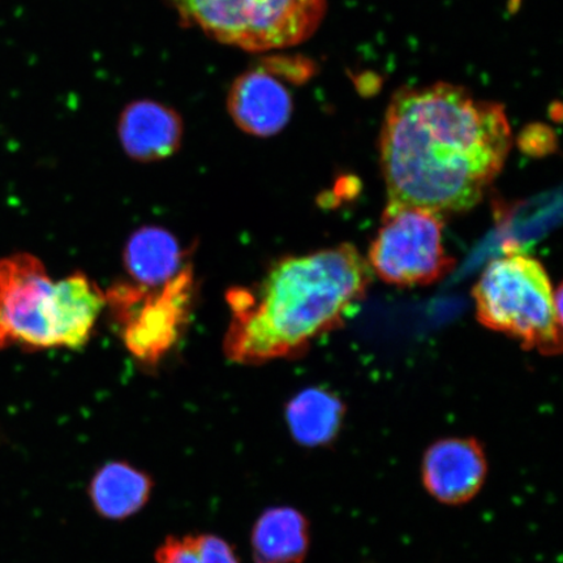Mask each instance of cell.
<instances>
[{
	"instance_id": "cell-11",
	"label": "cell",
	"mask_w": 563,
	"mask_h": 563,
	"mask_svg": "<svg viewBox=\"0 0 563 563\" xmlns=\"http://www.w3.org/2000/svg\"><path fill=\"white\" fill-rule=\"evenodd\" d=\"M153 477L126 461H109L97 468L88 485L95 511L111 522L136 516L152 497Z\"/></svg>"
},
{
	"instance_id": "cell-6",
	"label": "cell",
	"mask_w": 563,
	"mask_h": 563,
	"mask_svg": "<svg viewBox=\"0 0 563 563\" xmlns=\"http://www.w3.org/2000/svg\"><path fill=\"white\" fill-rule=\"evenodd\" d=\"M68 349L65 297L27 252L0 258V350Z\"/></svg>"
},
{
	"instance_id": "cell-7",
	"label": "cell",
	"mask_w": 563,
	"mask_h": 563,
	"mask_svg": "<svg viewBox=\"0 0 563 563\" xmlns=\"http://www.w3.org/2000/svg\"><path fill=\"white\" fill-rule=\"evenodd\" d=\"M443 218L426 208L387 203L369 249L371 269L386 284L400 287L445 278L455 262L443 245Z\"/></svg>"
},
{
	"instance_id": "cell-16",
	"label": "cell",
	"mask_w": 563,
	"mask_h": 563,
	"mask_svg": "<svg viewBox=\"0 0 563 563\" xmlns=\"http://www.w3.org/2000/svg\"><path fill=\"white\" fill-rule=\"evenodd\" d=\"M201 563H241L229 541L214 533H196Z\"/></svg>"
},
{
	"instance_id": "cell-4",
	"label": "cell",
	"mask_w": 563,
	"mask_h": 563,
	"mask_svg": "<svg viewBox=\"0 0 563 563\" xmlns=\"http://www.w3.org/2000/svg\"><path fill=\"white\" fill-rule=\"evenodd\" d=\"M187 26L251 53L297 46L311 38L327 0H167Z\"/></svg>"
},
{
	"instance_id": "cell-3",
	"label": "cell",
	"mask_w": 563,
	"mask_h": 563,
	"mask_svg": "<svg viewBox=\"0 0 563 563\" xmlns=\"http://www.w3.org/2000/svg\"><path fill=\"white\" fill-rule=\"evenodd\" d=\"M477 320L516 338L526 350H562V288L554 291L544 266L520 252L492 262L474 288Z\"/></svg>"
},
{
	"instance_id": "cell-13",
	"label": "cell",
	"mask_w": 563,
	"mask_h": 563,
	"mask_svg": "<svg viewBox=\"0 0 563 563\" xmlns=\"http://www.w3.org/2000/svg\"><path fill=\"white\" fill-rule=\"evenodd\" d=\"M308 547V520L297 509H267L253 525L251 548L256 563H301Z\"/></svg>"
},
{
	"instance_id": "cell-5",
	"label": "cell",
	"mask_w": 563,
	"mask_h": 563,
	"mask_svg": "<svg viewBox=\"0 0 563 563\" xmlns=\"http://www.w3.org/2000/svg\"><path fill=\"white\" fill-rule=\"evenodd\" d=\"M195 294L194 267L186 264L165 285L150 288L118 282L104 298L125 349L145 367H156L185 334Z\"/></svg>"
},
{
	"instance_id": "cell-9",
	"label": "cell",
	"mask_w": 563,
	"mask_h": 563,
	"mask_svg": "<svg viewBox=\"0 0 563 563\" xmlns=\"http://www.w3.org/2000/svg\"><path fill=\"white\" fill-rule=\"evenodd\" d=\"M228 110L232 122L246 135L272 137L290 122V90L265 66L246 70L231 84Z\"/></svg>"
},
{
	"instance_id": "cell-2",
	"label": "cell",
	"mask_w": 563,
	"mask_h": 563,
	"mask_svg": "<svg viewBox=\"0 0 563 563\" xmlns=\"http://www.w3.org/2000/svg\"><path fill=\"white\" fill-rule=\"evenodd\" d=\"M371 282L368 262L351 244L280 260L262 284L227 294L224 355L232 363L258 365L301 354L341 325Z\"/></svg>"
},
{
	"instance_id": "cell-14",
	"label": "cell",
	"mask_w": 563,
	"mask_h": 563,
	"mask_svg": "<svg viewBox=\"0 0 563 563\" xmlns=\"http://www.w3.org/2000/svg\"><path fill=\"white\" fill-rule=\"evenodd\" d=\"M344 405L333 393L309 387L286 407V421L292 439L306 448L325 446L341 431Z\"/></svg>"
},
{
	"instance_id": "cell-8",
	"label": "cell",
	"mask_w": 563,
	"mask_h": 563,
	"mask_svg": "<svg viewBox=\"0 0 563 563\" xmlns=\"http://www.w3.org/2000/svg\"><path fill=\"white\" fill-rule=\"evenodd\" d=\"M429 495L446 505L471 501L483 488L487 456L474 439H445L427 450L421 467Z\"/></svg>"
},
{
	"instance_id": "cell-15",
	"label": "cell",
	"mask_w": 563,
	"mask_h": 563,
	"mask_svg": "<svg viewBox=\"0 0 563 563\" xmlns=\"http://www.w3.org/2000/svg\"><path fill=\"white\" fill-rule=\"evenodd\" d=\"M157 563H201L195 534L168 537L156 551Z\"/></svg>"
},
{
	"instance_id": "cell-1",
	"label": "cell",
	"mask_w": 563,
	"mask_h": 563,
	"mask_svg": "<svg viewBox=\"0 0 563 563\" xmlns=\"http://www.w3.org/2000/svg\"><path fill=\"white\" fill-rule=\"evenodd\" d=\"M512 145L501 103L438 82L393 96L379 135L387 203L442 217L477 206Z\"/></svg>"
},
{
	"instance_id": "cell-10",
	"label": "cell",
	"mask_w": 563,
	"mask_h": 563,
	"mask_svg": "<svg viewBox=\"0 0 563 563\" xmlns=\"http://www.w3.org/2000/svg\"><path fill=\"white\" fill-rule=\"evenodd\" d=\"M183 136L185 123L179 112L158 101L126 104L118 119V137L124 153L143 164L174 156Z\"/></svg>"
},
{
	"instance_id": "cell-12",
	"label": "cell",
	"mask_w": 563,
	"mask_h": 563,
	"mask_svg": "<svg viewBox=\"0 0 563 563\" xmlns=\"http://www.w3.org/2000/svg\"><path fill=\"white\" fill-rule=\"evenodd\" d=\"M185 253L178 239L159 227H145L129 238L124 249V266L133 284L159 287L178 274Z\"/></svg>"
}]
</instances>
